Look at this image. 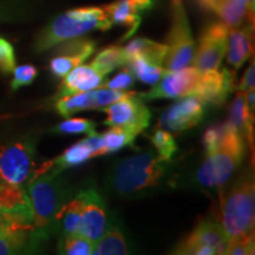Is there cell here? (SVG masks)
<instances>
[{"instance_id": "9a60e30c", "label": "cell", "mask_w": 255, "mask_h": 255, "mask_svg": "<svg viewBox=\"0 0 255 255\" xmlns=\"http://www.w3.org/2000/svg\"><path fill=\"white\" fill-rule=\"evenodd\" d=\"M85 205L82 212L79 234L94 241L103 237L108 229V216L104 200L95 188H85Z\"/></svg>"}, {"instance_id": "4dcf8cb0", "label": "cell", "mask_w": 255, "mask_h": 255, "mask_svg": "<svg viewBox=\"0 0 255 255\" xmlns=\"http://www.w3.org/2000/svg\"><path fill=\"white\" fill-rule=\"evenodd\" d=\"M81 64H83L82 60L76 57L63 55V53H55V57L50 62V71L56 78L63 79L72 69Z\"/></svg>"}, {"instance_id": "5b68a950", "label": "cell", "mask_w": 255, "mask_h": 255, "mask_svg": "<svg viewBox=\"0 0 255 255\" xmlns=\"http://www.w3.org/2000/svg\"><path fill=\"white\" fill-rule=\"evenodd\" d=\"M255 190L250 177L241 178L222 203L221 226L227 240L254 233Z\"/></svg>"}, {"instance_id": "ba28073f", "label": "cell", "mask_w": 255, "mask_h": 255, "mask_svg": "<svg viewBox=\"0 0 255 255\" xmlns=\"http://www.w3.org/2000/svg\"><path fill=\"white\" fill-rule=\"evenodd\" d=\"M227 237L221 223L214 218H205L197 223L194 231L183 239L174 254L182 255H221L227 251Z\"/></svg>"}, {"instance_id": "52a82bcc", "label": "cell", "mask_w": 255, "mask_h": 255, "mask_svg": "<svg viewBox=\"0 0 255 255\" xmlns=\"http://www.w3.org/2000/svg\"><path fill=\"white\" fill-rule=\"evenodd\" d=\"M36 139L31 136L2 145L0 149V177L7 183L25 188L34 170Z\"/></svg>"}, {"instance_id": "ab89813d", "label": "cell", "mask_w": 255, "mask_h": 255, "mask_svg": "<svg viewBox=\"0 0 255 255\" xmlns=\"http://www.w3.org/2000/svg\"><path fill=\"white\" fill-rule=\"evenodd\" d=\"M199 1H200V4L203 6V7L213 9V7H214V5L216 4V1H218V0H199Z\"/></svg>"}, {"instance_id": "1f68e13d", "label": "cell", "mask_w": 255, "mask_h": 255, "mask_svg": "<svg viewBox=\"0 0 255 255\" xmlns=\"http://www.w3.org/2000/svg\"><path fill=\"white\" fill-rule=\"evenodd\" d=\"M229 129V124L226 122L223 124H216L208 128L203 135V148H205V154L209 155L214 152L221 144L222 139L225 138L226 133Z\"/></svg>"}, {"instance_id": "7402d4cb", "label": "cell", "mask_w": 255, "mask_h": 255, "mask_svg": "<svg viewBox=\"0 0 255 255\" xmlns=\"http://www.w3.org/2000/svg\"><path fill=\"white\" fill-rule=\"evenodd\" d=\"M92 157H95L94 150H92V148L88 144V142L84 138L66 149L57 158L52 159L51 161V167L63 171L68 168L76 167V165L84 163V162H87L88 159Z\"/></svg>"}, {"instance_id": "74e56055", "label": "cell", "mask_w": 255, "mask_h": 255, "mask_svg": "<svg viewBox=\"0 0 255 255\" xmlns=\"http://www.w3.org/2000/svg\"><path fill=\"white\" fill-rule=\"evenodd\" d=\"M13 15V11L12 8L8 7L5 2L0 1V20H6V19L11 18Z\"/></svg>"}, {"instance_id": "e575fe53", "label": "cell", "mask_w": 255, "mask_h": 255, "mask_svg": "<svg viewBox=\"0 0 255 255\" xmlns=\"http://www.w3.org/2000/svg\"><path fill=\"white\" fill-rule=\"evenodd\" d=\"M15 68V55L13 45L0 37V72L4 75L13 72Z\"/></svg>"}, {"instance_id": "b9f144b4", "label": "cell", "mask_w": 255, "mask_h": 255, "mask_svg": "<svg viewBox=\"0 0 255 255\" xmlns=\"http://www.w3.org/2000/svg\"><path fill=\"white\" fill-rule=\"evenodd\" d=\"M1 209H2V208H0V215H1Z\"/></svg>"}, {"instance_id": "8fae6325", "label": "cell", "mask_w": 255, "mask_h": 255, "mask_svg": "<svg viewBox=\"0 0 255 255\" xmlns=\"http://www.w3.org/2000/svg\"><path fill=\"white\" fill-rule=\"evenodd\" d=\"M201 77V72L194 66H186L176 71H167L155 87L145 94H139L138 97L144 101L161 100V98H176L193 95L196 90Z\"/></svg>"}, {"instance_id": "3957f363", "label": "cell", "mask_w": 255, "mask_h": 255, "mask_svg": "<svg viewBox=\"0 0 255 255\" xmlns=\"http://www.w3.org/2000/svg\"><path fill=\"white\" fill-rule=\"evenodd\" d=\"M111 26L113 23L104 7L70 9L53 19L40 31L33 49L37 53L45 52L65 40L78 38L94 30L107 31Z\"/></svg>"}, {"instance_id": "f546056e", "label": "cell", "mask_w": 255, "mask_h": 255, "mask_svg": "<svg viewBox=\"0 0 255 255\" xmlns=\"http://www.w3.org/2000/svg\"><path fill=\"white\" fill-rule=\"evenodd\" d=\"M96 124L92 121L85 119H70L63 121L58 126L52 129L53 132L62 133V135H81V133H87L92 135L96 132Z\"/></svg>"}, {"instance_id": "8992f818", "label": "cell", "mask_w": 255, "mask_h": 255, "mask_svg": "<svg viewBox=\"0 0 255 255\" xmlns=\"http://www.w3.org/2000/svg\"><path fill=\"white\" fill-rule=\"evenodd\" d=\"M171 24L167 37L168 52L163 60L165 71H176L189 65L195 43L182 0H171Z\"/></svg>"}, {"instance_id": "ac0fdd59", "label": "cell", "mask_w": 255, "mask_h": 255, "mask_svg": "<svg viewBox=\"0 0 255 255\" xmlns=\"http://www.w3.org/2000/svg\"><path fill=\"white\" fill-rule=\"evenodd\" d=\"M104 9L109 15L113 25L127 27L128 31L124 38L132 36L141 24V11L132 0H116L104 6Z\"/></svg>"}, {"instance_id": "60d3db41", "label": "cell", "mask_w": 255, "mask_h": 255, "mask_svg": "<svg viewBox=\"0 0 255 255\" xmlns=\"http://www.w3.org/2000/svg\"><path fill=\"white\" fill-rule=\"evenodd\" d=\"M245 5H247L252 11H254V0H240Z\"/></svg>"}, {"instance_id": "8d00e7d4", "label": "cell", "mask_w": 255, "mask_h": 255, "mask_svg": "<svg viewBox=\"0 0 255 255\" xmlns=\"http://www.w3.org/2000/svg\"><path fill=\"white\" fill-rule=\"evenodd\" d=\"M255 88V63L252 60L251 65L245 72L244 77L241 79L240 85H239L238 90L241 92H246L248 90H254Z\"/></svg>"}, {"instance_id": "277c9868", "label": "cell", "mask_w": 255, "mask_h": 255, "mask_svg": "<svg viewBox=\"0 0 255 255\" xmlns=\"http://www.w3.org/2000/svg\"><path fill=\"white\" fill-rule=\"evenodd\" d=\"M244 154V137L229 126L219 148L212 154L206 155V159L200 165L196 173L197 182L210 188L225 184L240 165Z\"/></svg>"}, {"instance_id": "e0dca14e", "label": "cell", "mask_w": 255, "mask_h": 255, "mask_svg": "<svg viewBox=\"0 0 255 255\" xmlns=\"http://www.w3.org/2000/svg\"><path fill=\"white\" fill-rule=\"evenodd\" d=\"M253 27L254 24L229 28L227 62L235 70L240 69L253 53Z\"/></svg>"}, {"instance_id": "5bb4252c", "label": "cell", "mask_w": 255, "mask_h": 255, "mask_svg": "<svg viewBox=\"0 0 255 255\" xmlns=\"http://www.w3.org/2000/svg\"><path fill=\"white\" fill-rule=\"evenodd\" d=\"M235 73L223 68L212 71L201 72V77L194 96L203 103L221 105L228 100L229 95L234 91Z\"/></svg>"}, {"instance_id": "d6986e66", "label": "cell", "mask_w": 255, "mask_h": 255, "mask_svg": "<svg viewBox=\"0 0 255 255\" xmlns=\"http://www.w3.org/2000/svg\"><path fill=\"white\" fill-rule=\"evenodd\" d=\"M213 11L228 28H235L248 23L254 24V11L240 0H218Z\"/></svg>"}, {"instance_id": "cb8c5ba5", "label": "cell", "mask_w": 255, "mask_h": 255, "mask_svg": "<svg viewBox=\"0 0 255 255\" xmlns=\"http://www.w3.org/2000/svg\"><path fill=\"white\" fill-rule=\"evenodd\" d=\"M127 64L126 56H124L123 47L121 46H108L101 50L92 60L91 66L97 70L102 76H107L113 72L115 69L121 68Z\"/></svg>"}, {"instance_id": "30bf717a", "label": "cell", "mask_w": 255, "mask_h": 255, "mask_svg": "<svg viewBox=\"0 0 255 255\" xmlns=\"http://www.w3.org/2000/svg\"><path fill=\"white\" fill-rule=\"evenodd\" d=\"M228 33L229 28L222 21L207 25L191 60L194 68L200 72L219 69L228 49Z\"/></svg>"}, {"instance_id": "83f0119b", "label": "cell", "mask_w": 255, "mask_h": 255, "mask_svg": "<svg viewBox=\"0 0 255 255\" xmlns=\"http://www.w3.org/2000/svg\"><path fill=\"white\" fill-rule=\"evenodd\" d=\"M95 242L81 234L64 235L59 242V253L66 255H90Z\"/></svg>"}, {"instance_id": "44dd1931", "label": "cell", "mask_w": 255, "mask_h": 255, "mask_svg": "<svg viewBox=\"0 0 255 255\" xmlns=\"http://www.w3.org/2000/svg\"><path fill=\"white\" fill-rule=\"evenodd\" d=\"M227 122L242 137L247 136V138L253 144L254 114L248 108L244 92L239 91V94L235 96L229 110Z\"/></svg>"}, {"instance_id": "d4e9b609", "label": "cell", "mask_w": 255, "mask_h": 255, "mask_svg": "<svg viewBox=\"0 0 255 255\" xmlns=\"http://www.w3.org/2000/svg\"><path fill=\"white\" fill-rule=\"evenodd\" d=\"M128 69L132 73L133 77L146 84H156L163 77L165 70L163 66L157 65L142 57H135L127 63Z\"/></svg>"}, {"instance_id": "f1b7e54d", "label": "cell", "mask_w": 255, "mask_h": 255, "mask_svg": "<svg viewBox=\"0 0 255 255\" xmlns=\"http://www.w3.org/2000/svg\"><path fill=\"white\" fill-rule=\"evenodd\" d=\"M150 141L157 150V155L165 161H170L177 150L176 142L173 135L164 129H156L150 136Z\"/></svg>"}, {"instance_id": "f35d334b", "label": "cell", "mask_w": 255, "mask_h": 255, "mask_svg": "<svg viewBox=\"0 0 255 255\" xmlns=\"http://www.w3.org/2000/svg\"><path fill=\"white\" fill-rule=\"evenodd\" d=\"M132 1L135 2V5L141 12L146 11V9H149L154 5V0H132Z\"/></svg>"}, {"instance_id": "2e32d148", "label": "cell", "mask_w": 255, "mask_h": 255, "mask_svg": "<svg viewBox=\"0 0 255 255\" xmlns=\"http://www.w3.org/2000/svg\"><path fill=\"white\" fill-rule=\"evenodd\" d=\"M104 76L91 65H78L72 69L63 78L58 91V98L64 96L77 94V92L90 91L101 88L104 82Z\"/></svg>"}, {"instance_id": "4fadbf2b", "label": "cell", "mask_w": 255, "mask_h": 255, "mask_svg": "<svg viewBox=\"0 0 255 255\" xmlns=\"http://www.w3.org/2000/svg\"><path fill=\"white\" fill-rule=\"evenodd\" d=\"M205 116V103L196 96L178 98L159 117V127L169 132H181L200 124Z\"/></svg>"}, {"instance_id": "603a6c76", "label": "cell", "mask_w": 255, "mask_h": 255, "mask_svg": "<svg viewBox=\"0 0 255 255\" xmlns=\"http://www.w3.org/2000/svg\"><path fill=\"white\" fill-rule=\"evenodd\" d=\"M129 253L127 240L119 228L107 229L103 237L95 244V255H126Z\"/></svg>"}, {"instance_id": "ffe728a7", "label": "cell", "mask_w": 255, "mask_h": 255, "mask_svg": "<svg viewBox=\"0 0 255 255\" xmlns=\"http://www.w3.org/2000/svg\"><path fill=\"white\" fill-rule=\"evenodd\" d=\"M127 63L135 57H142L149 62L163 66V60L168 52L167 44H161L148 38H136L123 47ZM127 65V64H126Z\"/></svg>"}, {"instance_id": "836d02e7", "label": "cell", "mask_w": 255, "mask_h": 255, "mask_svg": "<svg viewBox=\"0 0 255 255\" xmlns=\"http://www.w3.org/2000/svg\"><path fill=\"white\" fill-rule=\"evenodd\" d=\"M37 75L38 70L33 65L15 66L13 70V79L11 82V90L17 91L19 88L32 84Z\"/></svg>"}, {"instance_id": "d590c367", "label": "cell", "mask_w": 255, "mask_h": 255, "mask_svg": "<svg viewBox=\"0 0 255 255\" xmlns=\"http://www.w3.org/2000/svg\"><path fill=\"white\" fill-rule=\"evenodd\" d=\"M133 83H135V77L129 69H124L122 72H120L119 75H116L113 79H109L108 82H103V84L101 85V88L105 89H111V90H121V91H127L132 87Z\"/></svg>"}, {"instance_id": "7a4b0ae2", "label": "cell", "mask_w": 255, "mask_h": 255, "mask_svg": "<svg viewBox=\"0 0 255 255\" xmlns=\"http://www.w3.org/2000/svg\"><path fill=\"white\" fill-rule=\"evenodd\" d=\"M170 165V161L151 151L133 155L115 165L108 186L111 193L120 196L144 194L164 184Z\"/></svg>"}, {"instance_id": "484cf974", "label": "cell", "mask_w": 255, "mask_h": 255, "mask_svg": "<svg viewBox=\"0 0 255 255\" xmlns=\"http://www.w3.org/2000/svg\"><path fill=\"white\" fill-rule=\"evenodd\" d=\"M0 208H30L26 189L7 183L0 177Z\"/></svg>"}, {"instance_id": "d6a6232c", "label": "cell", "mask_w": 255, "mask_h": 255, "mask_svg": "<svg viewBox=\"0 0 255 255\" xmlns=\"http://www.w3.org/2000/svg\"><path fill=\"white\" fill-rule=\"evenodd\" d=\"M254 233L250 234L238 235V237L231 238L227 244V251L226 254L228 255H250L254 254L255 250Z\"/></svg>"}, {"instance_id": "4316f807", "label": "cell", "mask_w": 255, "mask_h": 255, "mask_svg": "<svg viewBox=\"0 0 255 255\" xmlns=\"http://www.w3.org/2000/svg\"><path fill=\"white\" fill-rule=\"evenodd\" d=\"M135 133L120 127H111V129L102 133L103 139V155L113 154L121 150L124 146L133 144Z\"/></svg>"}, {"instance_id": "9c48e42d", "label": "cell", "mask_w": 255, "mask_h": 255, "mask_svg": "<svg viewBox=\"0 0 255 255\" xmlns=\"http://www.w3.org/2000/svg\"><path fill=\"white\" fill-rule=\"evenodd\" d=\"M101 111L107 115L105 126L124 128L136 136L149 127L151 120V113L135 92L101 108Z\"/></svg>"}, {"instance_id": "6da1fadb", "label": "cell", "mask_w": 255, "mask_h": 255, "mask_svg": "<svg viewBox=\"0 0 255 255\" xmlns=\"http://www.w3.org/2000/svg\"><path fill=\"white\" fill-rule=\"evenodd\" d=\"M34 239L37 244L49 239L58 231L60 213L72 197L62 171L51 167L45 173L32 176L26 186Z\"/></svg>"}, {"instance_id": "7c38bea8", "label": "cell", "mask_w": 255, "mask_h": 255, "mask_svg": "<svg viewBox=\"0 0 255 255\" xmlns=\"http://www.w3.org/2000/svg\"><path fill=\"white\" fill-rule=\"evenodd\" d=\"M131 94L133 92L97 88L90 91L77 92V94L59 97L55 104V109L60 116L68 119L79 111L92 109L100 110L101 108L107 107V105L120 101L121 98L127 97Z\"/></svg>"}]
</instances>
